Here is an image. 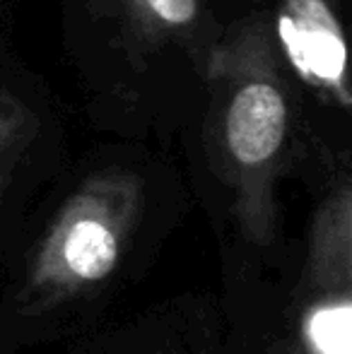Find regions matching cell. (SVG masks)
Masks as SVG:
<instances>
[{"mask_svg":"<svg viewBox=\"0 0 352 354\" xmlns=\"http://www.w3.org/2000/svg\"><path fill=\"white\" fill-rule=\"evenodd\" d=\"M142 210V181L131 171H97L75 188L39 243L24 299L46 308L102 287L118 268Z\"/></svg>","mask_w":352,"mask_h":354,"instance_id":"7a4b0ae2","label":"cell"},{"mask_svg":"<svg viewBox=\"0 0 352 354\" xmlns=\"http://www.w3.org/2000/svg\"><path fill=\"white\" fill-rule=\"evenodd\" d=\"M272 354H352V287L311 289L297 333Z\"/></svg>","mask_w":352,"mask_h":354,"instance_id":"5b68a950","label":"cell"},{"mask_svg":"<svg viewBox=\"0 0 352 354\" xmlns=\"http://www.w3.org/2000/svg\"><path fill=\"white\" fill-rule=\"evenodd\" d=\"M8 183H10V174H8V169H0V198H3L5 188H8Z\"/></svg>","mask_w":352,"mask_h":354,"instance_id":"ba28073f","label":"cell"},{"mask_svg":"<svg viewBox=\"0 0 352 354\" xmlns=\"http://www.w3.org/2000/svg\"><path fill=\"white\" fill-rule=\"evenodd\" d=\"M207 80V136L217 171L232 188L244 236L268 246L277 232L275 183L292 111L275 39L263 19L244 22L215 48Z\"/></svg>","mask_w":352,"mask_h":354,"instance_id":"6da1fadb","label":"cell"},{"mask_svg":"<svg viewBox=\"0 0 352 354\" xmlns=\"http://www.w3.org/2000/svg\"><path fill=\"white\" fill-rule=\"evenodd\" d=\"M201 354H207V352H201Z\"/></svg>","mask_w":352,"mask_h":354,"instance_id":"9c48e42d","label":"cell"},{"mask_svg":"<svg viewBox=\"0 0 352 354\" xmlns=\"http://www.w3.org/2000/svg\"><path fill=\"white\" fill-rule=\"evenodd\" d=\"M34 136V118L17 99L0 92V169Z\"/></svg>","mask_w":352,"mask_h":354,"instance_id":"8992f818","label":"cell"},{"mask_svg":"<svg viewBox=\"0 0 352 354\" xmlns=\"http://www.w3.org/2000/svg\"><path fill=\"white\" fill-rule=\"evenodd\" d=\"M304 280L309 289L352 287V188L343 181L314 217Z\"/></svg>","mask_w":352,"mask_h":354,"instance_id":"277c9868","label":"cell"},{"mask_svg":"<svg viewBox=\"0 0 352 354\" xmlns=\"http://www.w3.org/2000/svg\"><path fill=\"white\" fill-rule=\"evenodd\" d=\"M142 12L169 29L188 27L198 17V0H138Z\"/></svg>","mask_w":352,"mask_h":354,"instance_id":"52a82bcc","label":"cell"},{"mask_svg":"<svg viewBox=\"0 0 352 354\" xmlns=\"http://www.w3.org/2000/svg\"><path fill=\"white\" fill-rule=\"evenodd\" d=\"M277 44L309 87L350 109L348 48L343 27L326 0H285L277 15Z\"/></svg>","mask_w":352,"mask_h":354,"instance_id":"3957f363","label":"cell"}]
</instances>
